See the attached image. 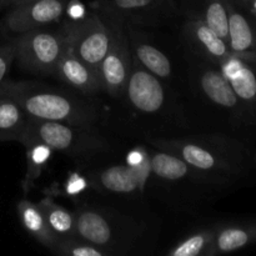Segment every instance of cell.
I'll list each match as a JSON object with an SVG mask.
<instances>
[{
    "mask_svg": "<svg viewBox=\"0 0 256 256\" xmlns=\"http://www.w3.org/2000/svg\"><path fill=\"white\" fill-rule=\"evenodd\" d=\"M145 139L150 146L172 152L184 160L222 194L256 182L254 146L236 136L202 132Z\"/></svg>",
    "mask_w": 256,
    "mask_h": 256,
    "instance_id": "obj_1",
    "label": "cell"
},
{
    "mask_svg": "<svg viewBox=\"0 0 256 256\" xmlns=\"http://www.w3.org/2000/svg\"><path fill=\"white\" fill-rule=\"evenodd\" d=\"M186 56L188 90L202 102L212 122L210 132L232 135L255 148L254 122L218 65L188 52Z\"/></svg>",
    "mask_w": 256,
    "mask_h": 256,
    "instance_id": "obj_2",
    "label": "cell"
},
{
    "mask_svg": "<svg viewBox=\"0 0 256 256\" xmlns=\"http://www.w3.org/2000/svg\"><path fill=\"white\" fill-rule=\"evenodd\" d=\"M0 95L14 100L29 118L48 122L98 125L100 112L94 99L75 90L62 89L39 82H15L0 84Z\"/></svg>",
    "mask_w": 256,
    "mask_h": 256,
    "instance_id": "obj_3",
    "label": "cell"
},
{
    "mask_svg": "<svg viewBox=\"0 0 256 256\" xmlns=\"http://www.w3.org/2000/svg\"><path fill=\"white\" fill-rule=\"evenodd\" d=\"M75 216L78 236L108 250L112 256L129 254L148 235V224L114 208L82 204Z\"/></svg>",
    "mask_w": 256,
    "mask_h": 256,
    "instance_id": "obj_4",
    "label": "cell"
},
{
    "mask_svg": "<svg viewBox=\"0 0 256 256\" xmlns=\"http://www.w3.org/2000/svg\"><path fill=\"white\" fill-rule=\"evenodd\" d=\"M150 146V145H149ZM154 192L168 202L190 208L208 202L222 195L214 185L175 154L150 146Z\"/></svg>",
    "mask_w": 256,
    "mask_h": 256,
    "instance_id": "obj_5",
    "label": "cell"
},
{
    "mask_svg": "<svg viewBox=\"0 0 256 256\" xmlns=\"http://www.w3.org/2000/svg\"><path fill=\"white\" fill-rule=\"evenodd\" d=\"M179 96L176 90L158 79L132 58L129 80L120 99L126 104L128 112L158 126L168 122V119L178 124H188V115Z\"/></svg>",
    "mask_w": 256,
    "mask_h": 256,
    "instance_id": "obj_6",
    "label": "cell"
},
{
    "mask_svg": "<svg viewBox=\"0 0 256 256\" xmlns=\"http://www.w3.org/2000/svg\"><path fill=\"white\" fill-rule=\"evenodd\" d=\"M39 142L52 152H59L78 162H89L106 154L112 144L99 132L98 125L48 122L29 118L26 129L19 142Z\"/></svg>",
    "mask_w": 256,
    "mask_h": 256,
    "instance_id": "obj_7",
    "label": "cell"
},
{
    "mask_svg": "<svg viewBox=\"0 0 256 256\" xmlns=\"http://www.w3.org/2000/svg\"><path fill=\"white\" fill-rule=\"evenodd\" d=\"M129 38L132 55L144 69L164 82L179 92L178 88L186 84V59H178L174 46L162 42L164 36L158 35L162 26H144V25L125 22Z\"/></svg>",
    "mask_w": 256,
    "mask_h": 256,
    "instance_id": "obj_8",
    "label": "cell"
},
{
    "mask_svg": "<svg viewBox=\"0 0 256 256\" xmlns=\"http://www.w3.org/2000/svg\"><path fill=\"white\" fill-rule=\"evenodd\" d=\"M12 38L15 62L22 72L36 76H52L69 45V25L62 20L60 24Z\"/></svg>",
    "mask_w": 256,
    "mask_h": 256,
    "instance_id": "obj_9",
    "label": "cell"
},
{
    "mask_svg": "<svg viewBox=\"0 0 256 256\" xmlns=\"http://www.w3.org/2000/svg\"><path fill=\"white\" fill-rule=\"evenodd\" d=\"M90 188L106 196L119 198L129 202H142L154 192L152 166L149 156L140 164H118L98 168L86 175Z\"/></svg>",
    "mask_w": 256,
    "mask_h": 256,
    "instance_id": "obj_10",
    "label": "cell"
},
{
    "mask_svg": "<svg viewBox=\"0 0 256 256\" xmlns=\"http://www.w3.org/2000/svg\"><path fill=\"white\" fill-rule=\"evenodd\" d=\"M110 26V45L99 68L102 92L114 100H120L126 88L132 65L125 22L119 18L102 12Z\"/></svg>",
    "mask_w": 256,
    "mask_h": 256,
    "instance_id": "obj_11",
    "label": "cell"
},
{
    "mask_svg": "<svg viewBox=\"0 0 256 256\" xmlns=\"http://www.w3.org/2000/svg\"><path fill=\"white\" fill-rule=\"evenodd\" d=\"M68 0H29L10 8L0 20V35L15 36L64 20Z\"/></svg>",
    "mask_w": 256,
    "mask_h": 256,
    "instance_id": "obj_12",
    "label": "cell"
},
{
    "mask_svg": "<svg viewBox=\"0 0 256 256\" xmlns=\"http://www.w3.org/2000/svg\"><path fill=\"white\" fill-rule=\"evenodd\" d=\"M68 25L69 46L82 62L99 72L100 64L110 45V26L106 18L94 9L80 22Z\"/></svg>",
    "mask_w": 256,
    "mask_h": 256,
    "instance_id": "obj_13",
    "label": "cell"
},
{
    "mask_svg": "<svg viewBox=\"0 0 256 256\" xmlns=\"http://www.w3.org/2000/svg\"><path fill=\"white\" fill-rule=\"evenodd\" d=\"M95 9L144 26H164L178 16L176 0H98Z\"/></svg>",
    "mask_w": 256,
    "mask_h": 256,
    "instance_id": "obj_14",
    "label": "cell"
},
{
    "mask_svg": "<svg viewBox=\"0 0 256 256\" xmlns=\"http://www.w3.org/2000/svg\"><path fill=\"white\" fill-rule=\"evenodd\" d=\"M178 38L188 52L204 58L214 64L232 54L226 40L202 22L180 14H178Z\"/></svg>",
    "mask_w": 256,
    "mask_h": 256,
    "instance_id": "obj_15",
    "label": "cell"
},
{
    "mask_svg": "<svg viewBox=\"0 0 256 256\" xmlns=\"http://www.w3.org/2000/svg\"><path fill=\"white\" fill-rule=\"evenodd\" d=\"M52 78L60 80L70 89L90 99L102 92L99 72L82 62L69 45L54 68Z\"/></svg>",
    "mask_w": 256,
    "mask_h": 256,
    "instance_id": "obj_16",
    "label": "cell"
},
{
    "mask_svg": "<svg viewBox=\"0 0 256 256\" xmlns=\"http://www.w3.org/2000/svg\"><path fill=\"white\" fill-rule=\"evenodd\" d=\"M216 65L255 124L256 64L232 52Z\"/></svg>",
    "mask_w": 256,
    "mask_h": 256,
    "instance_id": "obj_17",
    "label": "cell"
},
{
    "mask_svg": "<svg viewBox=\"0 0 256 256\" xmlns=\"http://www.w3.org/2000/svg\"><path fill=\"white\" fill-rule=\"evenodd\" d=\"M256 245V218L215 222L214 256L240 252Z\"/></svg>",
    "mask_w": 256,
    "mask_h": 256,
    "instance_id": "obj_18",
    "label": "cell"
},
{
    "mask_svg": "<svg viewBox=\"0 0 256 256\" xmlns=\"http://www.w3.org/2000/svg\"><path fill=\"white\" fill-rule=\"evenodd\" d=\"M226 5L229 14L228 44L232 52L256 64V18L228 0Z\"/></svg>",
    "mask_w": 256,
    "mask_h": 256,
    "instance_id": "obj_19",
    "label": "cell"
},
{
    "mask_svg": "<svg viewBox=\"0 0 256 256\" xmlns=\"http://www.w3.org/2000/svg\"><path fill=\"white\" fill-rule=\"evenodd\" d=\"M176 5L178 14L200 20L228 42L229 14L226 0H176Z\"/></svg>",
    "mask_w": 256,
    "mask_h": 256,
    "instance_id": "obj_20",
    "label": "cell"
},
{
    "mask_svg": "<svg viewBox=\"0 0 256 256\" xmlns=\"http://www.w3.org/2000/svg\"><path fill=\"white\" fill-rule=\"evenodd\" d=\"M16 212L25 232L42 246L52 250L59 238L50 229L39 205L30 202L26 198H22L16 204Z\"/></svg>",
    "mask_w": 256,
    "mask_h": 256,
    "instance_id": "obj_21",
    "label": "cell"
},
{
    "mask_svg": "<svg viewBox=\"0 0 256 256\" xmlns=\"http://www.w3.org/2000/svg\"><path fill=\"white\" fill-rule=\"evenodd\" d=\"M28 120L29 116L14 100L0 95V142H20Z\"/></svg>",
    "mask_w": 256,
    "mask_h": 256,
    "instance_id": "obj_22",
    "label": "cell"
},
{
    "mask_svg": "<svg viewBox=\"0 0 256 256\" xmlns=\"http://www.w3.org/2000/svg\"><path fill=\"white\" fill-rule=\"evenodd\" d=\"M215 224L192 232L168 250V256H214Z\"/></svg>",
    "mask_w": 256,
    "mask_h": 256,
    "instance_id": "obj_23",
    "label": "cell"
},
{
    "mask_svg": "<svg viewBox=\"0 0 256 256\" xmlns=\"http://www.w3.org/2000/svg\"><path fill=\"white\" fill-rule=\"evenodd\" d=\"M38 205L44 212L50 229L58 238L76 235V216L62 205L56 204L50 195H45Z\"/></svg>",
    "mask_w": 256,
    "mask_h": 256,
    "instance_id": "obj_24",
    "label": "cell"
},
{
    "mask_svg": "<svg viewBox=\"0 0 256 256\" xmlns=\"http://www.w3.org/2000/svg\"><path fill=\"white\" fill-rule=\"evenodd\" d=\"M22 145L25 146V156H26V172L22 185V190L26 194L34 186L35 180L40 178L42 170L46 168L52 150L48 145L39 142H24Z\"/></svg>",
    "mask_w": 256,
    "mask_h": 256,
    "instance_id": "obj_25",
    "label": "cell"
},
{
    "mask_svg": "<svg viewBox=\"0 0 256 256\" xmlns=\"http://www.w3.org/2000/svg\"><path fill=\"white\" fill-rule=\"evenodd\" d=\"M50 252L59 256H112L108 250L92 244L78 235L60 238Z\"/></svg>",
    "mask_w": 256,
    "mask_h": 256,
    "instance_id": "obj_26",
    "label": "cell"
},
{
    "mask_svg": "<svg viewBox=\"0 0 256 256\" xmlns=\"http://www.w3.org/2000/svg\"><path fill=\"white\" fill-rule=\"evenodd\" d=\"M15 62V46L12 36L0 35V84L8 79Z\"/></svg>",
    "mask_w": 256,
    "mask_h": 256,
    "instance_id": "obj_27",
    "label": "cell"
},
{
    "mask_svg": "<svg viewBox=\"0 0 256 256\" xmlns=\"http://www.w3.org/2000/svg\"><path fill=\"white\" fill-rule=\"evenodd\" d=\"M89 12L90 10H88L86 6L79 0H68L64 22H66L68 24H78L88 16Z\"/></svg>",
    "mask_w": 256,
    "mask_h": 256,
    "instance_id": "obj_28",
    "label": "cell"
},
{
    "mask_svg": "<svg viewBox=\"0 0 256 256\" xmlns=\"http://www.w3.org/2000/svg\"><path fill=\"white\" fill-rule=\"evenodd\" d=\"M88 188H90V184L86 176L72 174L64 184V194L68 195V198H76Z\"/></svg>",
    "mask_w": 256,
    "mask_h": 256,
    "instance_id": "obj_29",
    "label": "cell"
},
{
    "mask_svg": "<svg viewBox=\"0 0 256 256\" xmlns=\"http://www.w3.org/2000/svg\"><path fill=\"white\" fill-rule=\"evenodd\" d=\"M20 2V0H0V12L2 10H9L10 8L15 6Z\"/></svg>",
    "mask_w": 256,
    "mask_h": 256,
    "instance_id": "obj_30",
    "label": "cell"
},
{
    "mask_svg": "<svg viewBox=\"0 0 256 256\" xmlns=\"http://www.w3.org/2000/svg\"><path fill=\"white\" fill-rule=\"evenodd\" d=\"M254 158H255V162H256V144H255V148H254Z\"/></svg>",
    "mask_w": 256,
    "mask_h": 256,
    "instance_id": "obj_31",
    "label": "cell"
},
{
    "mask_svg": "<svg viewBox=\"0 0 256 256\" xmlns=\"http://www.w3.org/2000/svg\"><path fill=\"white\" fill-rule=\"evenodd\" d=\"M29 2V0H20L19 4H22V2ZM19 4H18V5H19Z\"/></svg>",
    "mask_w": 256,
    "mask_h": 256,
    "instance_id": "obj_32",
    "label": "cell"
},
{
    "mask_svg": "<svg viewBox=\"0 0 256 256\" xmlns=\"http://www.w3.org/2000/svg\"><path fill=\"white\" fill-rule=\"evenodd\" d=\"M255 124H256V109H255ZM256 144V142H255Z\"/></svg>",
    "mask_w": 256,
    "mask_h": 256,
    "instance_id": "obj_33",
    "label": "cell"
}]
</instances>
